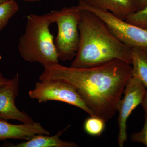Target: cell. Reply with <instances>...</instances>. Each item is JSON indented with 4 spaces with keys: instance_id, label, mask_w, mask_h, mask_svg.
<instances>
[{
    "instance_id": "obj_1",
    "label": "cell",
    "mask_w": 147,
    "mask_h": 147,
    "mask_svg": "<svg viewBox=\"0 0 147 147\" xmlns=\"http://www.w3.org/2000/svg\"><path fill=\"white\" fill-rule=\"evenodd\" d=\"M40 81L59 79L70 84L94 115L108 121L117 111L124 90L132 76V67L114 60L86 68L67 67L54 63L43 65Z\"/></svg>"
},
{
    "instance_id": "obj_2",
    "label": "cell",
    "mask_w": 147,
    "mask_h": 147,
    "mask_svg": "<svg viewBox=\"0 0 147 147\" xmlns=\"http://www.w3.org/2000/svg\"><path fill=\"white\" fill-rule=\"evenodd\" d=\"M80 9L79 47L70 67H92L115 59L131 65V47L120 41L93 12Z\"/></svg>"
},
{
    "instance_id": "obj_3",
    "label": "cell",
    "mask_w": 147,
    "mask_h": 147,
    "mask_svg": "<svg viewBox=\"0 0 147 147\" xmlns=\"http://www.w3.org/2000/svg\"><path fill=\"white\" fill-rule=\"evenodd\" d=\"M56 16V10L27 16L25 32L18 42V51L24 60L42 65L59 63L54 36L50 29V25L55 23Z\"/></svg>"
},
{
    "instance_id": "obj_4",
    "label": "cell",
    "mask_w": 147,
    "mask_h": 147,
    "mask_svg": "<svg viewBox=\"0 0 147 147\" xmlns=\"http://www.w3.org/2000/svg\"><path fill=\"white\" fill-rule=\"evenodd\" d=\"M80 19L81 9L78 6L56 10L58 33L54 43L59 60L70 61L76 57L80 41Z\"/></svg>"
},
{
    "instance_id": "obj_5",
    "label": "cell",
    "mask_w": 147,
    "mask_h": 147,
    "mask_svg": "<svg viewBox=\"0 0 147 147\" xmlns=\"http://www.w3.org/2000/svg\"><path fill=\"white\" fill-rule=\"evenodd\" d=\"M30 97L40 103L50 100L61 101L76 106L88 113L95 116L70 84L59 79H47L37 82L35 88L29 92Z\"/></svg>"
},
{
    "instance_id": "obj_6",
    "label": "cell",
    "mask_w": 147,
    "mask_h": 147,
    "mask_svg": "<svg viewBox=\"0 0 147 147\" xmlns=\"http://www.w3.org/2000/svg\"><path fill=\"white\" fill-rule=\"evenodd\" d=\"M81 9L93 12L104 22L109 30L122 42L130 47L147 50V30L121 20L108 11L95 8L79 0L77 5Z\"/></svg>"
},
{
    "instance_id": "obj_7",
    "label": "cell",
    "mask_w": 147,
    "mask_h": 147,
    "mask_svg": "<svg viewBox=\"0 0 147 147\" xmlns=\"http://www.w3.org/2000/svg\"><path fill=\"white\" fill-rule=\"evenodd\" d=\"M147 89L137 78L131 76L124 90V96L120 101L117 111L119 113L118 135L119 146L123 147L127 139V121L132 111L141 104Z\"/></svg>"
},
{
    "instance_id": "obj_8",
    "label": "cell",
    "mask_w": 147,
    "mask_h": 147,
    "mask_svg": "<svg viewBox=\"0 0 147 147\" xmlns=\"http://www.w3.org/2000/svg\"><path fill=\"white\" fill-rule=\"evenodd\" d=\"M19 75L16 73L8 84L0 86V119L16 120L24 123L34 122L31 117L20 111L15 105L19 93Z\"/></svg>"
},
{
    "instance_id": "obj_9",
    "label": "cell",
    "mask_w": 147,
    "mask_h": 147,
    "mask_svg": "<svg viewBox=\"0 0 147 147\" xmlns=\"http://www.w3.org/2000/svg\"><path fill=\"white\" fill-rule=\"evenodd\" d=\"M38 134L50 135V133L40 123L14 125L0 119V141L7 139L28 140Z\"/></svg>"
},
{
    "instance_id": "obj_10",
    "label": "cell",
    "mask_w": 147,
    "mask_h": 147,
    "mask_svg": "<svg viewBox=\"0 0 147 147\" xmlns=\"http://www.w3.org/2000/svg\"><path fill=\"white\" fill-rule=\"evenodd\" d=\"M85 4L97 9L108 11L125 21L136 11L133 0H82Z\"/></svg>"
},
{
    "instance_id": "obj_11",
    "label": "cell",
    "mask_w": 147,
    "mask_h": 147,
    "mask_svg": "<svg viewBox=\"0 0 147 147\" xmlns=\"http://www.w3.org/2000/svg\"><path fill=\"white\" fill-rule=\"evenodd\" d=\"M69 127L68 125L63 130L59 131L54 136L45 134H36L26 142L17 144H8L4 146L11 147H78V145L74 142L61 140L60 137L64 132Z\"/></svg>"
},
{
    "instance_id": "obj_12",
    "label": "cell",
    "mask_w": 147,
    "mask_h": 147,
    "mask_svg": "<svg viewBox=\"0 0 147 147\" xmlns=\"http://www.w3.org/2000/svg\"><path fill=\"white\" fill-rule=\"evenodd\" d=\"M131 58L132 76L142 82L147 90V50L131 47Z\"/></svg>"
},
{
    "instance_id": "obj_13",
    "label": "cell",
    "mask_w": 147,
    "mask_h": 147,
    "mask_svg": "<svg viewBox=\"0 0 147 147\" xmlns=\"http://www.w3.org/2000/svg\"><path fill=\"white\" fill-rule=\"evenodd\" d=\"M19 9V6L15 0H8L0 5V32L6 26L9 20Z\"/></svg>"
},
{
    "instance_id": "obj_14",
    "label": "cell",
    "mask_w": 147,
    "mask_h": 147,
    "mask_svg": "<svg viewBox=\"0 0 147 147\" xmlns=\"http://www.w3.org/2000/svg\"><path fill=\"white\" fill-rule=\"evenodd\" d=\"M105 121L96 116H90L84 122V130L91 136H100L105 129Z\"/></svg>"
},
{
    "instance_id": "obj_15",
    "label": "cell",
    "mask_w": 147,
    "mask_h": 147,
    "mask_svg": "<svg viewBox=\"0 0 147 147\" xmlns=\"http://www.w3.org/2000/svg\"><path fill=\"white\" fill-rule=\"evenodd\" d=\"M125 21L147 30V4L142 9L129 15Z\"/></svg>"
},
{
    "instance_id": "obj_16",
    "label": "cell",
    "mask_w": 147,
    "mask_h": 147,
    "mask_svg": "<svg viewBox=\"0 0 147 147\" xmlns=\"http://www.w3.org/2000/svg\"><path fill=\"white\" fill-rule=\"evenodd\" d=\"M132 142L141 143L147 147V115H145V122L144 126L141 131L131 134Z\"/></svg>"
},
{
    "instance_id": "obj_17",
    "label": "cell",
    "mask_w": 147,
    "mask_h": 147,
    "mask_svg": "<svg viewBox=\"0 0 147 147\" xmlns=\"http://www.w3.org/2000/svg\"><path fill=\"white\" fill-rule=\"evenodd\" d=\"M136 11L140 10L147 4V0H133Z\"/></svg>"
},
{
    "instance_id": "obj_18",
    "label": "cell",
    "mask_w": 147,
    "mask_h": 147,
    "mask_svg": "<svg viewBox=\"0 0 147 147\" xmlns=\"http://www.w3.org/2000/svg\"><path fill=\"white\" fill-rule=\"evenodd\" d=\"M141 105L144 111L145 115H147V90H146L145 92L144 96L141 103Z\"/></svg>"
},
{
    "instance_id": "obj_19",
    "label": "cell",
    "mask_w": 147,
    "mask_h": 147,
    "mask_svg": "<svg viewBox=\"0 0 147 147\" xmlns=\"http://www.w3.org/2000/svg\"><path fill=\"white\" fill-rule=\"evenodd\" d=\"M10 79L5 78L2 74L0 72V86L5 85L10 82Z\"/></svg>"
},
{
    "instance_id": "obj_20",
    "label": "cell",
    "mask_w": 147,
    "mask_h": 147,
    "mask_svg": "<svg viewBox=\"0 0 147 147\" xmlns=\"http://www.w3.org/2000/svg\"><path fill=\"white\" fill-rule=\"evenodd\" d=\"M25 1L30 2H38L40 0H24Z\"/></svg>"
},
{
    "instance_id": "obj_21",
    "label": "cell",
    "mask_w": 147,
    "mask_h": 147,
    "mask_svg": "<svg viewBox=\"0 0 147 147\" xmlns=\"http://www.w3.org/2000/svg\"><path fill=\"white\" fill-rule=\"evenodd\" d=\"M8 0H0V5L3 3L7 1Z\"/></svg>"
},
{
    "instance_id": "obj_22",
    "label": "cell",
    "mask_w": 147,
    "mask_h": 147,
    "mask_svg": "<svg viewBox=\"0 0 147 147\" xmlns=\"http://www.w3.org/2000/svg\"><path fill=\"white\" fill-rule=\"evenodd\" d=\"M2 59V57L1 56V54H0V60L1 59Z\"/></svg>"
}]
</instances>
